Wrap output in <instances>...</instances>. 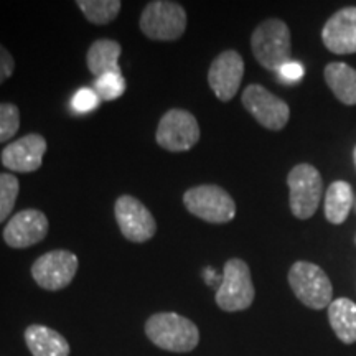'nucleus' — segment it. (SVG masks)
I'll return each instance as SVG.
<instances>
[{
	"label": "nucleus",
	"instance_id": "obj_8",
	"mask_svg": "<svg viewBox=\"0 0 356 356\" xmlns=\"http://www.w3.org/2000/svg\"><path fill=\"white\" fill-rule=\"evenodd\" d=\"M202 131L193 114L186 109H168L160 118L155 142L167 152H188L198 144Z\"/></svg>",
	"mask_w": 356,
	"mask_h": 356
},
{
	"label": "nucleus",
	"instance_id": "obj_20",
	"mask_svg": "<svg viewBox=\"0 0 356 356\" xmlns=\"http://www.w3.org/2000/svg\"><path fill=\"white\" fill-rule=\"evenodd\" d=\"M353 207V190L346 181H335L325 195V216L333 225H341Z\"/></svg>",
	"mask_w": 356,
	"mask_h": 356
},
{
	"label": "nucleus",
	"instance_id": "obj_21",
	"mask_svg": "<svg viewBox=\"0 0 356 356\" xmlns=\"http://www.w3.org/2000/svg\"><path fill=\"white\" fill-rule=\"evenodd\" d=\"M84 19L92 25H108L118 19L122 8L121 0H76Z\"/></svg>",
	"mask_w": 356,
	"mask_h": 356
},
{
	"label": "nucleus",
	"instance_id": "obj_6",
	"mask_svg": "<svg viewBox=\"0 0 356 356\" xmlns=\"http://www.w3.org/2000/svg\"><path fill=\"white\" fill-rule=\"evenodd\" d=\"M184 204L190 215L211 225H225L236 216L233 197L218 185H198L188 188L184 193Z\"/></svg>",
	"mask_w": 356,
	"mask_h": 356
},
{
	"label": "nucleus",
	"instance_id": "obj_16",
	"mask_svg": "<svg viewBox=\"0 0 356 356\" xmlns=\"http://www.w3.org/2000/svg\"><path fill=\"white\" fill-rule=\"evenodd\" d=\"M24 338L32 356H70V343L66 338L47 325H29Z\"/></svg>",
	"mask_w": 356,
	"mask_h": 356
},
{
	"label": "nucleus",
	"instance_id": "obj_23",
	"mask_svg": "<svg viewBox=\"0 0 356 356\" xmlns=\"http://www.w3.org/2000/svg\"><path fill=\"white\" fill-rule=\"evenodd\" d=\"M126 78L118 73H106L102 76L96 78V81L92 83V89L101 97V101L118 99V97H121L126 92Z\"/></svg>",
	"mask_w": 356,
	"mask_h": 356
},
{
	"label": "nucleus",
	"instance_id": "obj_1",
	"mask_svg": "<svg viewBox=\"0 0 356 356\" xmlns=\"http://www.w3.org/2000/svg\"><path fill=\"white\" fill-rule=\"evenodd\" d=\"M145 335L155 346L172 353H188L200 343L197 325L175 312H159L149 317Z\"/></svg>",
	"mask_w": 356,
	"mask_h": 356
},
{
	"label": "nucleus",
	"instance_id": "obj_7",
	"mask_svg": "<svg viewBox=\"0 0 356 356\" xmlns=\"http://www.w3.org/2000/svg\"><path fill=\"white\" fill-rule=\"evenodd\" d=\"M287 185L292 215L299 220L314 216L323 193V180L317 168L310 163H299L289 172Z\"/></svg>",
	"mask_w": 356,
	"mask_h": 356
},
{
	"label": "nucleus",
	"instance_id": "obj_9",
	"mask_svg": "<svg viewBox=\"0 0 356 356\" xmlns=\"http://www.w3.org/2000/svg\"><path fill=\"white\" fill-rule=\"evenodd\" d=\"M78 256L66 249L44 252L32 264V277L44 291L56 292L73 282L78 273Z\"/></svg>",
	"mask_w": 356,
	"mask_h": 356
},
{
	"label": "nucleus",
	"instance_id": "obj_13",
	"mask_svg": "<svg viewBox=\"0 0 356 356\" xmlns=\"http://www.w3.org/2000/svg\"><path fill=\"white\" fill-rule=\"evenodd\" d=\"M244 78V60L236 50H226L218 55L208 70V84L215 96L228 102L239 91Z\"/></svg>",
	"mask_w": 356,
	"mask_h": 356
},
{
	"label": "nucleus",
	"instance_id": "obj_10",
	"mask_svg": "<svg viewBox=\"0 0 356 356\" xmlns=\"http://www.w3.org/2000/svg\"><path fill=\"white\" fill-rule=\"evenodd\" d=\"M114 216L127 241L142 244L157 233V221L152 211L132 195H121L114 203Z\"/></svg>",
	"mask_w": 356,
	"mask_h": 356
},
{
	"label": "nucleus",
	"instance_id": "obj_14",
	"mask_svg": "<svg viewBox=\"0 0 356 356\" xmlns=\"http://www.w3.org/2000/svg\"><path fill=\"white\" fill-rule=\"evenodd\" d=\"M48 144L42 134H26L10 142L0 154V162L7 170L15 173H33L40 170Z\"/></svg>",
	"mask_w": 356,
	"mask_h": 356
},
{
	"label": "nucleus",
	"instance_id": "obj_26",
	"mask_svg": "<svg viewBox=\"0 0 356 356\" xmlns=\"http://www.w3.org/2000/svg\"><path fill=\"white\" fill-rule=\"evenodd\" d=\"M277 73L282 81L297 83L304 78L305 70H304V66H302L300 63H297V61H289V63L284 65L282 68L277 71Z\"/></svg>",
	"mask_w": 356,
	"mask_h": 356
},
{
	"label": "nucleus",
	"instance_id": "obj_11",
	"mask_svg": "<svg viewBox=\"0 0 356 356\" xmlns=\"http://www.w3.org/2000/svg\"><path fill=\"white\" fill-rule=\"evenodd\" d=\"M241 102L262 127L269 131H282L291 119V109L286 101L274 96L261 84H249L243 91Z\"/></svg>",
	"mask_w": 356,
	"mask_h": 356
},
{
	"label": "nucleus",
	"instance_id": "obj_18",
	"mask_svg": "<svg viewBox=\"0 0 356 356\" xmlns=\"http://www.w3.org/2000/svg\"><path fill=\"white\" fill-rule=\"evenodd\" d=\"M323 76L338 101L346 106L356 104V70L345 63H330L325 66Z\"/></svg>",
	"mask_w": 356,
	"mask_h": 356
},
{
	"label": "nucleus",
	"instance_id": "obj_28",
	"mask_svg": "<svg viewBox=\"0 0 356 356\" xmlns=\"http://www.w3.org/2000/svg\"><path fill=\"white\" fill-rule=\"evenodd\" d=\"M353 159H355V165H356V147H355V152H353Z\"/></svg>",
	"mask_w": 356,
	"mask_h": 356
},
{
	"label": "nucleus",
	"instance_id": "obj_27",
	"mask_svg": "<svg viewBox=\"0 0 356 356\" xmlns=\"http://www.w3.org/2000/svg\"><path fill=\"white\" fill-rule=\"evenodd\" d=\"M13 71H15V60H13L12 53L0 43V84L6 83L13 74Z\"/></svg>",
	"mask_w": 356,
	"mask_h": 356
},
{
	"label": "nucleus",
	"instance_id": "obj_25",
	"mask_svg": "<svg viewBox=\"0 0 356 356\" xmlns=\"http://www.w3.org/2000/svg\"><path fill=\"white\" fill-rule=\"evenodd\" d=\"M71 104H73V109L76 113H91V111L99 108L101 97L97 96V92L92 88H81L73 96Z\"/></svg>",
	"mask_w": 356,
	"mask_h": 356
},
{
	"label": "nucleus",
	"instance_id": "obj_22",
	"mask_svg": "<svg viewBox=\"0 0 356 356\" xmlns=\"http://www.w3.org/2000/svg\"><path fill=\"white\" fill-rule=\"evenodd\" d=\"M20 193V181L13 173H0V222L10 216Z\"/></svg>",
	"mask_w": 356,
	"mask_h": 356
},
{
	"label": "nucleus",
	"instance_id": "obj_3",
	"mask_svg": "<svg viewBox=\"0 0 356 356\" xmlns=\"http://www.w3.org/2000/svg\"><path fill=\"white\" fill-rule=\"evenodd\" d=\"M188 17L185 8L172 0H154L140 13V32L154 42H175L184 37Z\"/></svg>",
	"mask_w": 356,
	"mask_h": 356
},
{
	"label": "nucleus",
	"instance_id": "obj_12",
	"mask_svg": "<svg viewBox=\"0 0 356 356\" xmlns=\"http://www.w3.org/2000/svg\"><path fill=\"white\" fill-rule=\"evenodd\" d=\"M50 231V221L43 211L26 208L15 213L3 228V241L12 249H26L42 243Z\"/></svg>",
	"mask_w": 356,
	"mask_h": 356
},
{
	"label": "nucleus",
	"instance_id": "obj_19",
	"mask_svg": "<svg viewBox=\"0 0 356 356\" xmlns=\"http://www.w3.org/2000/svg\"><path fill=\"white\" fill-rule=\"evenodd\" d=\"M328 320L338 337V340L346 345L356 341V304L353 300L341 299L333 300L328 305Z\"/></svg>",
	"mask_w": 356,
	"mask_h": 356
},
{
	"label": "nucleus",
	"instance_id": "obj_2",
	"mask_svg": "<svg viewBox=\"0 0 356 356\" xmlns=\"http://www.w3.org/2000/svg\"><path fill=\"white\" fill-rule=\"evenodd\" d=\"M251 50L262 68L279 71L291 61V30L286 22L267 19L251 35Z\"/></svg>",
	"mask_w": 356,
	"mask_h": 356
},
{
	"label": "nucleus",
	"instance_id": "obj_24",
	"mask_svg": "<svg viewBox=\"0 0 356 356\" xmlns=\"http://www.w3.org/2000/svg\"><path fill=\"white\" fill-rule=\"evenodd\" d=\"M20 129V109L13 102H0V144L13 139Z\"/></svg>",
	"mask_w": 356,
	"mask_h": 356
},
{
	"label": "nucleus",
	"instance_id": "obj_4",
	"mask_svg": "<svg viewBox=\"0 0 356 356\" xmlns=\"http://www.w3.org/2000/svg\"><path fill=\"white\" fill-rule=\"evenodd\" d=\"M289 286L302 304L314 310H322L332 304L333 287L328 275L317 264L297 261L289 270Z\"/></svg>",
	"mask_w": 356,
	"mask_h": 356
},
{
	"label": "nucleus",
	"instance_id": "obj_17",
	"mask_svg": "<svg viewBox=\"0 0 356 356\" xmlns=\"http://www.w3.org/2000/svg\"><path fill=\"white\" fill-rule=\"evenodd\" d=\"M122 55L121 43L113 38H99L91 43L86 53L88 70L95 74L96 78L106 73L122 74L121 66H119V58Z\"/></svg>",
	"mask_w": 356,
	"mask_h": 356
},
{
	"label": "nucleus",
	"instance_id": "obj_5",
	"mask_svg": "<svg viewBox=\"0 0 356 356\" xmlns=\"http://www.w3.org/2000/svg\"><path fill=\"white\" fill-rule=\"evenodd\" d=\"M256 289L249 266L238 257L226 261L215 297L216 305L225 312H241L252 305Z\"/></svg>",
	"mask_w": 356,
	"mask_h": 356
},
{
	"label": "nucleus",
	"instance_id": "obj_15",
	"mask_svg": "<svg viewBox=\"0 0 356 356\" xmlns=\"http://www.w3.org/2000/svg\"><path fill=\"white\" fill-rule=\"evenodd\" d=\"M322 40L335 55L356 53V7L341 8L330 17L323 26Z\"/></svg>",
	"mask_w": 356,
	"mask_h": 356
}]
</instances>
